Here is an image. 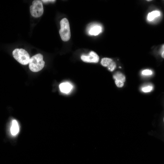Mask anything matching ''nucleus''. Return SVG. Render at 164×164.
I'll use <instances>...</instances> for the list:
<instances>
[{"label":"nucleus","instance_id":"8","mask_svg":"<svg viewBox=\"0 0 164 164\" xmlns=\"http://www.w3.org/2000/svg\"><path fill=\"white\" fill-rule=\"evenodd\" d=\"M59 88L61 92L65 93H68L72 88V85L68 82H63L59 85Z\"/></svg>","mask_w":164,"mask_h":164},{"label":"nucleus","instance_id":"10","mask_svg":"<svg viewBox=\"0 0 164 164\" xmlns=\"http://www.w3.org/2000/svg\"><path fill=\"white\" fill-rule=\"evenodd\" d=\"M113 77L115 80H118L124 83L125 81V76L123 74L120 72H116L113 75Z\"/></svg>","mask_w":164,"mask_h":164},{"label":"nucleus","instance_id":"6","mask_svg":"<svg viewBox=\"0 0 164 164\" xmlns=\"http://www.w3.org/2000/svg\"><path fill=\"white\" fill-rule=\"evenodd\" d=\"M19 124L15 120H12L10 128V132L12 136L16 135L19 132Z\"/></svg>","mask_w":164,"mask_h":164},{"label":"nucleus","instance_id":"15","mask_svg":"<svg viewBox=\"0 0 164 164\" xmlns=\"http://www.w3.org/2000/svg\"><path fill=\"white\" fill-rule=\"evenodd\" d=\"M115 83L116 86L118 87H121L124 85V83L118 80H115Z\"/></svg>","mask_w":164,"mask_h":164},{"label":"nucleus","instance_id":"3","mask_svg":"<svg viewBox=\"0 0 164 164\" xmlns=\"http://www.w3.org/2000/svg\"><path fill=\"white\" fill-rule=\"evenodd\" d=\"M60 25L59 33L61 38L63 41H67L71 36L70 25L68 19L66 18L63 19L60 22Z\"/></svg>","mask_w":164,"mask_h":164},{"label":"nucleus","instance_id":"5","mask_svg":"<svg viewBox=\"0 0 164 164\" xmlns=\"http://www.w3.org/2000/svg\"><path fill=\"white\" fill-rule=\"evenodd\" d=\"M82 60L87 63H97L99 60V57L94 52L91 51L88 56L82 55L81 56Z\"/></svg>","mask_w":164,"mask_h":164},{"label":"nucleus","instance_id":"14","mask_svg":"<svg viewBox=\"0 0 164 164\" xmlns=\"http://www.w3.org/2000/svg\"><path fill=\"white\" fill-rule=\"evenodd\" d=\"M153 73L151 70L146 69L143 70L142 73V75L145 76H148L151 75Z\"/></svg>","mask_w":164,"mask_h":164},{"label":"nucleus","instance_id":"18","mask_svg":"<svg viewBox=\"0 0 164 164\" xmlns=\"http://www.w3.org/2000/svg\"><path fill=\"white\" fill-rule=\"evenodd\" d=\"M151 0H147V1H151Z\"/></svg>","mask_w":164,"mask_h":164},{"label":"nucleus","instance_id":"2","mask_svg":"<svg viewBox=\"0 0 164 164\" xmlns=\"http://www.w3.org/2000/svg\"><path fill=\"white\" fill-rule=\"evenodd\" d=\"M14 58L19 63L26 65L29 63L30 56L28 52L23 49L16 48L12 52Z\"/></svg>","mask_w":164,"mask_h":164},{"label":"nucleus","instance_id":"1","mask_svg":"<svg viewBox=\"0 0 164 164\" xmlns=\"http://www.w3.org/2000/svg\"><path fill=\"white\" fill-rule=\"evenodd\" d=\"M45 62L43 60V56L40 53L36 54L30 58L29 63L30 70L33 72H37L44 67Z\"/></svg>","mask_w":164,"mask_h":164},{"label":"nucleus","instance_id":"16","mask_svg":"<svg viewBox=\"0 0 164 164\" xmlns=\"http://www.w3.org/2000/svg\"><path fill=\"white\" fill-rule=\"evenodd\" d=\"M44 3H47L50 2H54L56 1V0H43L42 1Z\"/></svg>","mask_w":164,"mask_h":164},{"label":"nucleus","instance_id":"11","mask_svg":"<svg viewBox=\"0 0 164 164\" xmlns=\"http://www.w3.org/2000/svg\"><path fill=\"white\" fill-rule=\"evenodd\" d=\"M113 60L109 58H104L101 59V64L105 67H108L113 61Z\"/></svg>","mask_w":164,"mask_h":164},{"label":"nucleus","instance_id":"17","mask_svg":"<svg viewBox=\"0 0 164 164\" xmlns=\"http://www.w3.org/2000/svg\"><path fill=\"white\" fill-rule=\"evenodd\" d=\"M162 56L163 58H164V51L162 52Z\"/></svg>","mask_w":164,"mask_h":164},{"label":"nucleus","instance_id":"9","mask_svg":"<svg viewBox=\"0 0 164 164\" xmlns=\"http://www.w3.org/2000/svg\"><path fill=\"white\" fill-rule=\"evenodd\" d=\"M160 12L158 11H154L148 13L147 17V19L150 21L153 20L155 18L160 15Z\"/></svg>","mask_w":164,"mask_h":164},{"label":"nucleus","instance_id":"4","mask_svg":"<svg viewBox=\"0 0 164 164\" xmlns=\"http://www.w3.org/2000/svg\"><path fill=\"white\" fill-rule=\"evenodd\" d=\"M30 11L31 15L37 18L41 16L43 12V8L42 2L39 0L33 1L32 5L30 6Z\"/></svg>","mask_w":164,"mask_h":164},{"label":"nucleus","instance_id":"7","mask_svg":"<svg viewBox=\"0 0 164 164\" xmlns=\"http://www.w3.org/2000/svg\"><path fill=\"white\" fill-rule=\"evenodd\" d=\"M102 31V27L98 25L92 26L89 29L88 33L91 35L96 36L98 35Z\"/></svg>","mask_w":164,"mask_h":164},{"label":"nucleus","instance_id":"12","mask_svg":"<svg viewBox=\"0 0 164 164\" xmlns=\"http://www.w3.org/2000/svg\"><path fill=\"white\" fill-rule=\"evenodd\" d=\"M153 87L151 85H146L142 88V90L144 92L147 93L150 92L153 89Z\"/></svg>","mask_w":164,"mask_h":164},{"label":"nucleus","instance_id":"13","mask_svg":"<svg viewBox=\"0 0 164 164\" xmlns=\"http://www.w3.org/2000/svg\"><path fill=\"white\" fill-rule=\"evenodd\" d=\"M116 67V64L113 61L107 67L108 69L111 71H113Z\"/></svg>","mask_w":164,"mask_h":164}]
</instances>
